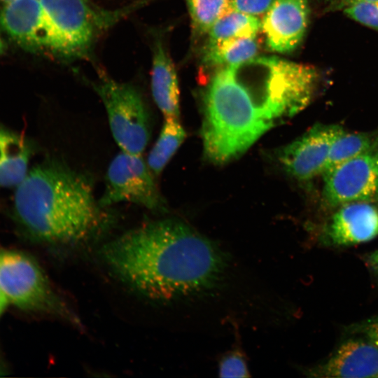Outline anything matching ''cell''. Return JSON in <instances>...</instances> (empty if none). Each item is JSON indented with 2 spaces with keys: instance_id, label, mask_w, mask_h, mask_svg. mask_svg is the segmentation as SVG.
<instances>
[{
  "instance_id": "obj_1",
  "label": "cell",
  "mask_w": 378,
  "mask_h": 378,
  "mask_svg": "<svg viewBox=\"0 0 378 378\" xmlns=\"http://www.w3.org/2000/svg\"><path fill=\"white\" fill-rule=\"evenodd\" d=\"M318 77L312 66L275 56L255 57L217 71L203 94L206 158L223 164L243 154L310 103Z\"/></svg>"
},
{
  "instance_id": "obj_2",
  "label": "cell",
  "mask_w": 378,
  "mask_h": 378,
  "mask_svg": "<svg viewBox=\"0 0 378 378\" xmlns=\"http://www.w3.org/2000/svg\"><path fill=\"white\" fill-rule=\"evenodd\" d=\"M102 255L123 281L158 301L210 290L221 281L228 263L216 244L176 219L132 229L105 244Z\"/></svg>"
},
{
  "instance_id": "obj_3",
  "label": "cell",
  "mask_w": 378,
  "mask_h": 378,
  "mask_svg": "<svg viewBox=\"0 0 378 378\" xmlns=\"http://www.w3.org/2000/svg\"><path fill=\"white\" fill-rule=\"evenodd\" d=\"M14 206L19 221L30 234L59 244L90 238L108 217L95 200L88 178L53 160L28 172L16 186Z\"/></svg>"
},
{
  "instance_id": "obj_4",
  "label": "cell",
  "mask_w": 378,
  "mask_h": 378,
  "mask_svg": "<svg viewBox=\"0 0 378 378\" xmlns=\"http://www.w3.org/2000/svg\"><path fill=\"white\" fill-rule=\"evenodd\" d=\"M0 288L9 303L21 309L50 312L75 321L41 266L29 255L13 250L0 251Z\"/></svg>"
},
{
  "instance_id": "obj_5",
  "label": "cell",
  "mask_w": 378,
  "mask_h": 378,
  "mask_svg": "<svg viewBox=\"0 0 378 378\" xmlns=\"http://www.w3.org/2000/svg\"><path fill=\"white\" fill-rule=\"evenodd\" d=\"M105 106L111 130L121 150L141 155L150 138V115L141 94L132 84L102 77L93 85Z\"/></svg>"
},
{
  "instance_id": "obj_6",
  "label": "cell",
  "mask_w": 378,
  "mask_h": 378,
  "mask_svg": "<svg viewBox=\"0 0 378 378\" xmlns=\"http://www.w3.org/2000/svg\"><path fill=\"white\" fill-rule=\"evenodd\" d=\"M39 1L62 40L65 59L87 55L99 34L122 15L90 0Z\"/></svg>"
},
{
  "instance_id": "obj_7",
  "label": "cell",
  "mask_w": 378,
  "mask_h": 378,
  "mask_svg": "<svg viewBox=\"0 0 378 378\" xmlns=\"http://www.w3.org/2000/svg\"><path fill=\"white\" fill-rule=\"evenodd\" d=\"M98 202L104 208L120 202H132L152 211H160L164 206L153 174L141 155L123 151L111 161L105 190Z\"/></svg>"
},
{
  "instance_id": "obj_8",
  "label": "cell",
  "mask_w": 378,
  "mask_h": 378,
  "mask_svg": "<svg viewBox=\"0 0 378 378\" xmlns=\"http://www.w3.org/2000/svg\"><path fill=\"white\" fill-rule=\"evenodd\" d=\"M0 25L22 48L65 58L64 46L39 0H13L0 10Z\"/></svg>"
},
{
  "instance_id": "obj_9",
  "label": "cell",
  "mask_w": 378,
  "mask_h": 378,
  "mask_svg": "<svg viewBox=\"0 0 378 378\" xmlns=\"http://www.w3.org/2000/svg\"><path fill=\"white\" fill-rule=\"evenodd\" d=\"M323 176V198L330 208L352 202H378V149L347 160Z\"/></svg>"
},
{
  "instance_id": "obj_10",
  "label": "cell",
  "mask_w": 378,
  "mask_h": 378,
  "mask_svg": "<svg viewBox=\"0 0 378 378\" xmlns=\"http://www.w3.org/2000/svg\"><path fill=\"white\" fill-rule=\"evenodd\" d=\"M334 209L321 228L318 239L322 244L349 246L378 236V202H348Z\"/></svg>"
},
{
  "instance_id": "obj_11",
  "label": "cell",
  "mask_w": 378,
  "mask_h": 378,
  "mask_svg": "<svg viewBox=\"0 0 378 378\" xmlns=\"http://www.w3.org/2000/svg\"><path fill=\"white\" fill-rule=\"evenodd\" d=\"M343 130L338 125L316 124L284 147L279 160L286 171L298 180L322 175L331 145Z\"/></svg>"
},
{
  "instance_id": "obj_12",
  "label": "cell",
  "mask_w": 378,
  "mask_h": 378,
  "mask_svg": "<svg viewBox=\"0 0 378 378\" xmlns=\"http://www.w3.org/2000/svg\"><path fill=\"white\" fill-rule=\"evenodd\" d=\"M307 0H274L261 22L267 48L291 52L302 43L309 21Z\"/></svg>"
},
{
  "instance_id": "obj_13",
  "label": "cell",
  "mask_w": 378,
  "mask_h": 378,
  "mask_svg": "<svg viewBox=\"0 0 378 378\" xmlns=\"http://www.w3.org/2000/svg\"><path fill=\"white\" fill-rule=\"evenodd\" d=\"M307 373L314 377H378V346L363 337L353 335Z\"/></svg>"
},
{
  "instance_id": "obj_14",
  "label": "cell",
  "mask_w": 378,
  "mask_h": 378,
  "mask_svg": "<svg viewBox=\"0 0 378 378\" xmlns=\"http://www.w3.org/2000/svg\"><path fill=\"white\" fill-rule=\"evenodd\" d=\"M151 90L155 104L164 118H179V88L176 70L162 40L153 46Z\"/></svg>"
},
{
  "instance_id": "obj_15",
  "label": "cell",
  "mask_w": 378,
  "mask_h": 378,
  "mask_svg": "<svg viewBox=\"0 0 378 378\" xmlns=\"http://www.w3.org/2000/svg\"><path fill=\"white\" fill-rule=\"evenodd\" d=\"M31 153L24 137L0 126V187H16L22 181Z\"/></svg>"
},
{
  "instance_id": "obj_16",
  "label": "cell",
  "mask_w": 378,
  "mask_h": 378,
  "mask_svg": "<svg viewBox=\"0 0 378 378\" xmlns=\"http://www.w3.org/2000/svg\"><path fill=\"white\" fill-rule=\"evenodd\" d=\"M377 149L378 130L348 132L344 130L331 145L323 174L347 160Z\"/></svg>"
},
{
  "instance_id": "obj_17",
  "label": "cell",
  "mask_w": 378,
  "mask_h": 378,
  "mask_svg": "<svg viewBox=\"0 0 378 378\" xmlns=\"http://www.w3.org/2000/svg\"><path fill=\"white\" fill-rule=\"evenodd\" d=\"M258 49L255 37L226 40L206 44L202 61L208 66H230L255 57Z\"/></svg>"
},
{
  "instance_id": "obj_18",
  "label": "cell",
  "mask_w": 378,
  "mask_h": 378,
  "mask_svg": "<svg viewBox=\"0 0 378 378\" xmlns=\"http://www.w3.org/2000/svg\"><path fill=\"white\" fill-rule=\"evenodd\" d=\"M261 29V21L257 16L230 10L220 17L208 32L206 44L230 39L256 37Z\"/></svg>"
},
{
  "instance_id": "obj_19",
  "label": "cell",
  "mask_w": 378,
  "mask_h": 378,
  "mask_svg": "<svg viewBox=\"0 0 378 378\" xmlns=\"http://www.w3.org/2000/svg\"><path fill=\"white\" fill-rule=\"evenodd\" d=\"M186 136L179 118H165L160 136L150 152L148 165L153 175H159Z\"/></svg>"
},
{
  "instance_id": "obj_20",
  "label": "cell",
  "mask_w": 378,
  "mask_h": 378,
  "mask_svg": "<svg viewBox=\"0 0 378 378\" xmlns=\"http://www.w3.org/2000/svg\"><path fill=\"white\" fill-rule=\"evenodd\" d=\"M195 36L208 34L214 24L231 10L229 0H186Z\"/></svg>"
},
{
  "instance_id": "obj_21",
  "label": "cell",
  "mask_w": 378,
  "mask_h": 378,
  "mask_svg": "<svg viewBox=\"0 0 378 378\" xmlns=\"http://www.w3.org/2000/svg\"><path fill=\"white\" fill-rule=\"evenodd\" d=\"M343 8L349 18L378 31V1H354Z\"/></svg>"
},
{
  "instance_id": "obj_22",
  "label": "cell",
  "mask_w": 378,
  "mask_h": 378,
  "mask_svg": "<svg viewBox=\"0 0 378 378\" xmlns=\"http://www.w3.org/2000/svg\"><path fill=\"white\" fill-rule=\"evenodd\" d=\"M218 372L221 377L249 376L244 356L239 351H232L222 358L219 363Z\"/></svg>"
},
{
  "instance_id": "obj_23",
  "label": "cell",
  "mask_w": 378,
  "mask_h": 378,
  "mask_svg": "<svg viewBox=\"0 0 378 378\" xmlns=\"http://www.w3.org/2000/svg\"><path fill=\"white\" fill-rule=\"evenodd\" d=\"M274 0H229L231 10L258 16L267 12Z\"/></svg>"
},
{
  "instance_id": "obj_24",
  "label": "cell",
  "mask_w": 378,
  "mask_h": 378,
  "mask_svg": "<svg viewBox=\"0 0 378 378\" xmlns=\"http://www.w3.org/2000/svg\"><path fill=\"white\" fill-rule=\"evenodd\" d=\"M347 330L351 335L363 337L378 346V316L354 323Z\"/></svg>"
},
{
  "instance_id": "obj_25",
  "label": "cell",
  "mask_w": 378,
  "mask_h": 378,
  "mask_svg": "<svg viewBox=\"0 0 378 378\" xmlns=\"http://www.w3.org/2000/svg\"><path fill=\"white\" fill-rule=\"evenodd\" d=\"M367 262L370 267L378 274V248L368 256Z\"/></svg>"
},
{
  "instance_id": "obj_26",
  "label": "cell",
  "mask_w": 378,
  "mask_h": 378,
  "mask_svg": "<svg viewBox=\"0 0 378 378\" xmlns=\"http://www.w3.org/2000/svg\"><path fill=\"white\" fill-rule=\"evenodd\" d=\"M9 304L10 303L8 298L0 288V318L3 315L4 312H5Z\"/></svg>"
},
{
  "instance_id": "obj_27",
  "label": "cell",
  "mask_w": 378,
  "mask_h": 378,
  "mask_svg": "<svg viewBox=\"0 0 378 378\" xmlns=\"http://www.w3.org/2000/svg\"><path fill=\"white\" fill-rule=\"evenodd\" d=\"M371 1V2H374V1H378V0H338L337 2H335V4L337 5V7L339 8V6L340 8H344V6H346L347 4L351 3V2H354V1Z\"/></svg>"
},
{
  "instance_id": "obj_28",
  "label": "cell",
  "mask_w": 378,
  "mask_h": 378,
  "mask_svg": "<svg viewBox=\"0 0 378 378\" xmlns=\"http://www.w3.org/2000/svg\"><path fill=\"white\" fill-rule=\"evenodd\" d=\"M4 48V43L2 42V40L0 37V52L3 51Z\"/></svg>"
},
{
  "instance_id": "obj_29",
  "label": "cell",
  "mask_w": 378,
  "mask_h": 378,
  "mask_svg": "<svg viewBox=\"0 0 378 378\" xmlns=\"http://www.w3.org/2000/svg\"><path fill=\"white\" fill-rule=\"evenodd\" d=\"M1 1L8 3V2L12 1L13 0H1Z\"/></svg>"
},
{
  "instance_id": "obj_30",
  "label": "cell",
  "mask_w": 378,
  "mask_h": 378,
  "mask_svg": "<svg viewBox=\"0 0 378 378\" xmlns=\"http://www.w3.org/2000/svg\"><path fill=\"white\" fill-rule=\"evenodd\" d=\"M323 1H333L334 3L337 2L338 0H323Z\"/></svg>"
}]
</instances>
